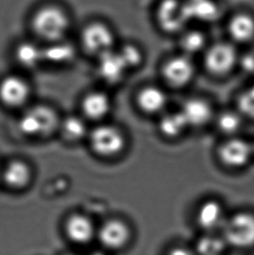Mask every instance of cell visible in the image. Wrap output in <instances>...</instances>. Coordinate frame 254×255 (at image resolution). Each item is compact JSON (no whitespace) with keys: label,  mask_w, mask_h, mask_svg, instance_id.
<instances>
[{"label":"cell","mask_w":254,"mask_h":255,"mask_svg":"<svg viewBox=\"0 0 254 255\" xmlns=\"http://www.w3.org/2000/svg\"><path fill=\"white\" fill-rule=\"evenodd\" d=\"M192 246L197 255H227L230 251L220 233L199 234Z\"/></svg>","instance_id":"cell-21"},{"label":"cell","mask_w":254,"mask_h":255,"mask_svg":"<svg viewBox=\"0 0 254 255\" xmlns=\"http://www.w3.org/2000/svg\"><path fill=\"white\" fill-rule=\"evenodd\" d=\"M98 58L99 74L101 79L107 83L117 84L121 82L129 71L119 52L114 49Z\"/></svg>","instance_id":"cell-16"},{"label":"cell","mask_w":254,"mask_h":255,"mask_svg":"<svg viewBox=\"0 0 254 255\" xmlns=\"http://www.w3.org/2000/svg\"><path fill=\"white\" fill-rule=\"evenodd\" d=\"M190 127L180 111L164 113L160 115L158 129L166 138L174 139L182 136Z\"/></svg>","instance_id":"cell-20"},{"label":"cell","mask_w":254,"mask_h":255,"mask_svg":"<svg viewBox=\"0 0 254 255\" xmlns=\"http://www.w3.org/2000/svg\"><path fill=\"white\" fill-rule=\"evenodd\" d=\"M98 227L86 214H71L65 221L64 233L68 242L86 247L96 241Z\"/></svg>","instance_id":"cell-12"},{"label":"cell","mask_w":254,"mask_h":255,"mask_svg":"<svg viewBox=\"0 0 254 255\" xmlns=\"http://www.w3.org/2000/svg\"><path fill=\"white\" fill-rule=\"evenodd\" d=\"M112 108V101L107 93L94 91L86 94L82 100V110L86 117L100 121L107 117Z\"/></svg>","instance_id":"cell-18"},{"label":"cell","mask_w":254,"mask_h":255,"mask_svg":"<svg viewBox=\"0 0 254 255\" xmlns=\"http://www.w3.org/2000/svg\"><path fill=\"white\" fill-rule=\"evenodd\" d=\"M179 46L183 54L191 57L207 48V38L204 32L199 30L183 31L179 38Z\"/></svg>","instance_id":"cell-26"},{"label":"cell","mask_w":254,"mask_h":255,"mask_svg":"<svg viewBox=\"0 0 254 255\" xmlns=\"http://www.w3.org/2000/svg\"><path fill=\"white\" fill-rule=\"evenodd\" d=\"M227 31L234 43H250L254 39V16L248 12L234 14L227 24Z\"/></svg>","instance_id":"cell-17"},{"label":"cell","mask_w":254,"mask_h":255,"mask_svg":"<svg viewBox=\"0 0 254 255\" xmlns=\"http://www.w3.org/2000/svg\"><path fill=\"white\" fill-rule=\"evenodd\" d=\"M179 111L182 113L190 128H204L213 122L216 115L213 104L203 97L186 99Z\"/></svg>","instance_id":"cell-13"},{"label":"cell","mask_w":254,"mask_h":255,"mask_svg":"<svg viewBox=\"0 0 254 255\" xmlns=\"http://www.w3.org/2000/svg\"><path fill=\"white\" fill-rule=\"evenodd\" d=\"M59 128L63 137L68 141H79L88 135L85 121L77 116H70L60 121Z\"/></svg>","instance_id":"cell-27"},{"label":"cell","mask_w":254,"mask_h":255,"mask_svg":"<svg viewBox=\"0 0 254 255\" xmlns=\"http://www.w3.org/2000/svg\"><path fill=\"white\" fill-rule=\"evenodd\" d=\"M213 122L218 131L229 138L239 135L244 125V117L237 110H224L216 114Z\"/></svg>","instance_id":"cell-22"},{"label":"cell","mask_w":254,"mask_h":255,"mask_svg":"<svg viewBox=\"0 0 254 255\" xmlns=\"http://www.w3.org/2000/svg\"><path fill=\"white\" fill-rule=\"evenodd\" d=\"M195 75V64L192 58L186 54L171 57L162 65V79L169 87L174 89L189 86Z\"/></svg>","instance_id":"cell-9"},{"label":"cell","mask_w":254,"mask_h":255,"mask_svg":"<svg viewBox=\"0 0 254 255\" xmlns=\"http://www.w3.org/2000/svg\"><path fill=\"white\" fill-rule=\"evenodd\" d=\"M30 25L32 32L48 44L65 39L72 27V18L64 7L45 3L34 10Z\"/></svg>","instance_id":"cell-1"},{"label":"cell","mask_w":254,"mask_h":255,"mask_svg":"<svg viewBox=\"0 0 254 255\" xmlns=\"http://www.w3.org/2000/svg\"><path fill=\"white\" fill-rule=\"evenodd\" d=\"M1 176H2V168L0 167V179H1Z\"/></svg>","instance_id":"cell-33"},{"label":"cell","mask_w":254,"mask_h":255,"mask_svg":"<svg viewBox=\"0 0 254 255\" xmlns=\"http://www.w3.org/2000/svg\"><path fill=\"white\" fill-rule=\"evenodd\" d=\"M109 255V253H107V251L101 249V250H97V251L89 253L88 255Z\"/></svg>","instance_id":"cell-31"},{"label":"cell","mask_w":254,"mask_h":255,"mask_svg":"<svg viewBox=\"0 0 254 255\" xmlns=\"http://www.w3.org/2000/svg\"><path fill=\"white\" fill-rule=\"evenodd\" d=\"M31 179V171L26 163L12 160L2 169L1 179L12 189H22L27 186Z\"/></svg>","instance_id":"cell-19"},{"label":"cell","mask_w":254,"mask_h":255,"mask_svg":"<svg viewBox=\"0 0 254 255\" xmlns=\"http://www.w3.org/2000/svg\"><path fill=\"white\" fill-rule=\"evenodd\" d=\"M220 162L230 169L239 170L248 166L254 157L251 141L239 135L225 138L218 147Z\"/></svg>","instance_id":"cell-8"},{"label":"cell","mask_w":254,"mask_h":255,"mask_svg":"<svg viewBox=\"0 0 254 255\" xmlns=\"http://www.w3.org/2000/svg\"><path fill=\"white\" fill-rule=\"evenodd\" d=\"M44 61L54 65H64L72 61L75 56L74 46L65 39L48 43L47 46L43 48Z\"/></svg>","instance_id":"cell-25"},{"label":"cell","mask_w":254,"mask_h":255,"mask_svg":"<svg viewBox=\"0 0 254 255\" xmlns=\"http://www.w3.org/2000/svg\"><path fill=\"white\" fill-rule=\"evenodd\" d=\"M115 34L113 28L103 21L89 22L80 33V44L92 55L100 57L114 50Z\"/></svg>","instance_id":"cell-7"},{"label":"cell","mask_w":254,"mask_h":255,"mask_svg":"<svg viewBox=\"0 0 254 255\" xmlns=\"http://www.w3.org/2000/svg\"><path fill=\"white\" fill-rule=\"evenodd\" d=\"M156 20L159 28L166 33L181 32L189 21L185 2L180 0H161L156 10Z\"/></svg>","instance_id":"cell-11"},{"label":"cell","mask_w":254,"mask_h":255,"mask_svg":"<svg viewBox=\"0 0 254 255\" xmlns=\"http://www.w3.org/2000/svg\"><path fill=\"white\" fill-rule=\"evenodd\" d=\"M137 107L146 115H161L168 104L165 90L155 85H148L139 89L136 95Z\"/></svg>","instance_id":"cell-15"},{"label":"cell","mask_w":254,"mask_h":255,"mask_svg":"<svg viewBox=\"0 0 254 255\" xmlns=\"http://www.w3.org/2000/svg\"><path fill=\"white\" fill-rule=\"evenodd\" d=\"M135 233L131 225L121 218H111L104 221L97 230L96 242L107 253L127 251L132 245Z\"/></svg>","instance_id":"cell-3"},{"label":"cell","mask_w":254,"mask_h":255,"mask_svg":"<svg viewBox=\"0 0 254 255\" xmlns=\"http://www.w3.org/2000/svg\"><path fill=\"white\" fill-rule=\"evenodd\" d=\"M59 116L52 107L38 105L29 108L18 121L19 131L30 138H44L59 128Z\"/></svg>","instance_id":"cell-4"},{"label":"cell","mask_w":254,"mask_h":255,"mask_svg":"<svg viewBox=\"0 0 254 255\" xmlns=\"http://www.w3.org/2000/svg\"><path fill=\"white\" fill-rule=\"evenodd\" d=\"M228 213L221 201L208 199L199 204L194 214V224L199 234L220 233Z\"/></svg>","instance_id":"cell-10"},{"label":"cell","mask_w":254,"mask_h":255,"mask_svg":"<svg viewBox=\"0 0 254 255\" xmlns=\"http://www.w3.org/2000/svg\"><path fill=\"white\" fill-rule=\"evenodd\" d=\"M15 59L19 66L31 69L44 62L43 48L30 41L21 42L15 48Z\"/></svg>","instance_id":"cell-24"},{"label":"cell","mask_w":254,"mask_h":255,"mask_svg":"<svg viewBox=\"0 0 254 255\" xmlns=\"http://www.w3.org/2000/svg\"><path fill=\"white\" fill-rule=\"evenodd\" d=\"M203 61L205 68L211 75L225 77L235 69L240 57L233 43L220 41L206 49Z\"/></svg>","instance_id":"cell-5"},{"label":"cell","mask_w":254,"mask_h":255,"mask_svg":"<svg viewBox=\"0 0 254 255\" xmlns=\"http://www.w3.org/2000/svg\"><path fill=\"white\" fill-rule=\"evenodd\" d=\"M160 255H197V254L192 243L175 241L164 247Z\"/></svg>","instance_id":"cell-29"},{"label":"cell","mask_w":254,"mask_h":255,"mask_svg":"<svg viewBox=\"0 0 254 255\" xmlns=\"http://www.w3.org/2000/svg\"><path fill=\"white\" fill-rule=\"evenodd\" d=\"M88 136L93 152L101 157L119 155L127 145L124 132L113 125H100L92 130Z\"/></svg>","instance_id":"cell-6"},{"label":"cell","mask_w":254,"mask_h":255,"mask_svg":"<svg viewBox=\"0 0 254 255\" xmlns=\"http://www.w3.org/2000/svg\"><path fill=\"white\" fill-rule=\"evenodd\" d=\"M252 144H253V148H254V141H252Z\"/></svg>","instance_id":"cell-34"},{"label":"cell","mask_w":254,"mask_h":255,"mask_svg":"<svg viewBox=\"0 0 254 255\" xmlns=\"http://www.w3.org/2000/svg\"><path fill=\"white\" fill-rule=\"evenodd\" d=\"M230 250L248 252L254 250V212L239 210L228 214L220 231Z\"/></svg>","instance_id":"cell-2"},{"label":"cell","mask_w":254,"mask_h":255,"mask_svg":"<svg viewBox=\"0 0 254 255\" xmlns=\"http://www.w3.org/2000/svg\"><path fill=\"white\" fill-rule=\"evenodd\" d=\"M127 69L132 70L141 66L144 61V53L137 45L127 44L118 50Z\"/></svg>","instance_id":"cell-28"},{"label":"cell","mask_w":254,"mask_h":255,"mask_svg":"<svg viewBox=\"0 0 254 255\" xmlns=\"http://www.w3.org/2000/svg\"><path fill=\"white\" fill-rule=\"evenodd\" d=\"M186 14L190 19L212 22L219 15V6L213 0H187Z\"/></svg>","instance_id":"cell-23"},{"label":"cell","mask_w":254,"mask_h":255,"mask_svg":"<svg viewBox=\"0 0 254 255\" xmlns=\"http://www.w3.org/2000/svg\"><path fill=\"white\" fill-rule=\"evenodd\" d=\"M238 112L244 118L254 119V92L248 90L238 99Z\"/></svg>","instance_id":"cell-30"},{"label":"cell","mask_w":254,"mask_h":255,"mask_svg":"<svg viewBox=\"0 0 254 255\" xmlns=\"http://www.w3.org/2000/svg\"><path fill=\"white\" fill-rule=\"evenodd\" d=\"M79 255V254H75V253H65L64 255Z\"/></svg>","instance_id":"cell-32"},{"label":"cell","mask_w":254,"mask_h":255,"mask_svg":"<svg viewBox=\"0 0 254 255\" xmlns=\"http://www.w3.org/2000/svg\"><path fill=\"white\" fill-rule=\"evenodd\" d=\"M30 93V86L21 77L10 75L0 81V100L6 107L17 108L24 106Z\"/></svg>","instance_id":"cell-14"}]
</instances>
